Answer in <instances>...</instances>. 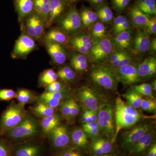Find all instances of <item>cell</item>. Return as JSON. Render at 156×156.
Here are the masks:
<instances>
[{
    "mask_svg": "<svg viewBox=\"0 0 156 156\" xmlns=\"http://www.w3.org/2000/svg\"><path fill=\"white\" fill-rule=\"evenodd\" d=\"M72 97V96H71ZM66 100L59 106L60 115L69 124H70V98Z\"/></svg>",
    "mask_w": 156,
    "mask_h": 156,
    "instance_id": "obj_44",
    "label": "cell"
},
{
    "mask_svg": "<svg viewBox=\"0 0 156 156\" xmlns=\"http://www.w3.org/2000/svg\"><path fill=\"white\" fill-rule=\"evenodd\" d=\"M155 141V132L154 128L143 136L125 156H141Z\"/></svg>",
    "mask_w": 156,
    "mask_h": 156,
    "instance_id": "obj_21",
    "label": "cell"
},
{
    "mask_svg": "<svg viewBox=\"0 0 156 156\" xmlns=\"http://www.w3.org/2000/svg\"><path fill=\"white\" fill-rule=\"evenodd\" d=\"M128 17L124 15H118L116 17H115L113 20V26L112 28V33L113 35L116 34L117 31L120 28V27L128 19Z\"/></svg>",
    "mask_w": 156,
    "mask_h": 156,
    "instance_id": "obj_51",
    "label": "cell"
},
{
    "mask_svg": "<svg viewBox=\"0 0 156 156\" xmlns=\"http://www.w3.org/2000/svg\"><path fill=\"white\" fill-rule=\"evenodd\" d=\"M70 2L72 4H77L78 2L80 1L81 0H69Z\"/></svg>",
    "mask_w": 156,
    "mask_h": 156,
    "instance_id": "obj_61",
    "label": "cell"
},
{
    "mask_svg": "<svg viewBox=\"0 0 156 156\" xmlns=\"http://www.w3.org/2000/svg\"><path fill=\"white\" fill-rule=\"evenodd\" d=\"M70 125H71L75 122L76 118L81 111L80 105L73 96L70 98Z\"/></svg>",
    "mask_w": 156,
    "mask_h": 156,
    "instance_id": "obj_45",
    "label": "cell"
},
{
    "mask_svg": "<svg viewBox=\"0 0 156 156\" xmlns=\"http://www.w3.org/2000/svg\"><path fill=\"white\" fill-rule=\"evenodd\" d=\"M135 58L134 55L131 53L129 52L127 55L119 59L118 61L111 65V66L113 68H117L121 67L123 66L135 62Z\"/></svg>",
    "mask_w": 156,
    "mask_h": 156,
    "instance_id": "obj_46",
    "label": "cell"
},
{
    "mask_svg": "<svg viewBox=\"0 0 156 156\" xmlns=\"http://www.w3.org/2000/svg\"><path fill=\"white\" fill-rule=\"evenodd\" d=\"M150 85L154 93H156V80H153L151 82Z\"/></svg>",
    "mask_w": 156,
    "mask_h": 156,
    "instance_id": "obj_59",
    "label": "cell"
},
{
    "mask_svg": "<svg viewBox=\"0 0 156 156\" xmlns=\"http://www.w3.org/2000/svg\"><path fill=\"white\" fill-rule=\"evenodd\" d=\"M97 122L102 136L115 143L116 125L115 119V103L109 100L99 109Z\"/></svg>",
    "mask_w": 156,
    "mask_h": 156,
    "instance_id": "obj_6",
    "label": "cell"
},
{
    "mask_svg": "<svg viewBox=\"0 0 156 156\" xmlns=\"http://www.w3.org/2000/svg\"><path fill=\"white\" fill-rule=\"evenodd\" d=\"M47 28V23L41 14L33 11L26 18L21 32L40 42Z\"/></svg>",
    "mask_w": 156,
    "mask_h": 156,
    "instance_id": "obj_9",
    "label": "cell"
},
{
    "mask_svg": "<svg viewBox=\"0 0 156 156\" xmlns=\"http://www.w3.org/2000/svg\"><path fill=\"white\" fill-rule=\"evenodd\" d=\"M135 5L142 12L151 17L156 14L155 0H136Z\"/></svg>",
    "mask_w": 156,
    "mask_h": 156,
    "instance_id": "obj_36",
    "label": "cell"
},
{
    "mask_svg": "<svg viewBox=\"0 0 156 156\" xmlns=\"http://www.w3.org/2000/svg\"><path fill=\"white\" fill-rule=\"evenodd\" d=\"M86 153L72 145L55 151L52 156H87Z\"/></svg>",
    "mask_w": 156,
    "mask_h": 156,
    "instance_id": "obj_40",
    "label": "cell"
},
{
    "mask_svg": "<svg viewBox=\"0 0 156 156\" xmlns=\"http://www.w3.org/2000/svg\"><path fill=\"white\" fill-rule=\"evenodd\" d=\"M148 52L151 54H154L156 52V38L154 37L150 41Z\"/></svg>",
    "mask_w": 156,
    "mask_h": 156,
    "instance_id": "obj_56",
    "label": "cell"
},
{
    "mask_svg": "<svg viewBox=\"0 0 156 156\" xmlns=\"http://www.w3.org/2000/svg\"><path fill=\"white\" fill-rule=\"evenodd\" d=\"M62 117L58 113L49 116L42 118L41 125V132L45 136H48L51 131L62 124Z\"/></svg>",
    "mask_w": 156,
    "mask_h": 156,
    "instance_id": "obj_29",
    "label": "cell"
},
{
    "mask_svg": "<svg viewBox=\"0 0 156 156\" xmlns=\"http://www.w3.org/2000/svg\"><path fill=\"white\" fill-rule=\"evenodd\" d=\"M89 29V33L92 42L99 41L108 36L107 27L100 21L95 23Z\"/></svg>",
    "mask_w": 156,
    "mask_h": 156,
    "instance_id": "obj_33",
    "label": "cell"
},
{
    "mask_svg": "<svg viewBox=\"0 0 156 156\" xmlns=\"http://www.w3.org/2000/svg\"><path fill=\"white\" fill-rule=\"evenodd\" d=\"M138 63L135 61L121 67L114 68L119 83L126 87H132L141 82L137 73Z\"/></svg>",
    "mask_w": 156,
    "mask_h": 156,
    "instance_id": "obj_17",
    "label": "cell"
},
{
    "mask_svg": "<svg viewBox=\"0 0 156 156\" xmlns=\"http://www.w3.org/2000/svg\"><path fill=\"white\" fill-rule=\"evenodd\" d=\"M88 78L90 85L106 92H115L119 83L115 70L106 63L92 65Z\"/></svg>",
    "mask_w": 156,
    "mask_h": 156,
    "instance_id": "obj_2",
    "label": "cell"
},
{
    "mask_svg": "<svg viewBox=\"0 0 156 156\" xmlns=\"http://www.w3.org/2000/svg\"><path fill=\"white\" fill-rule=\"evenodd\" d=\"M146 31L149 35L156 34V17L153 16L150 18L144 27Z\"/></svg>",
    "mask_w": 156,
    "mask_h": 156,
    "instance_id": "obj_52",
    "label": "cell"
},
{
    "mask_svg": "<svg viewBox=\"0 0 156 156\" xmlns=\"http://www.w3.org/2000/svg\"><path fill=\"white\" fill-rule=\"evenodd\" d=\"M13 3L21 31L26 18L34 11V0H13Z\"/></svg>",
    "mask_w": 156,
    "mask_h": 156,
    "instance_id": "obj_26",
    "label": "cell"
},
{
    "mask_svg": "<svg viewBox=\"0 0 156 156\" xmlns=\"http://www.w3.org/2000/svg\"><path fill=\"white\" fill-rule=\"evenodd\" d=\"M41 132L40 122L27 113L22 122L4 134L7 141L14 144L36 140Z\"/></svg>",
    "mask_w": 156,
    "mask_h": 156,
    "instance_id": "obj_4",
    "label": "cell"
},
{
    "mask_svg": "<svg viewBox=\"0 0 156 156\" xmlns=\"http://www.w3.org/2000/svg\"><path fill=\"white\" fill-rule=\"evenodd\" d=\"M68 60L77 75H82L86 72L90 63L88 56L73 50H70Z\"/></svg>",
    "mask_w": 156,
    "mask_h": 156,
    "instance_id": "obj_25",
    "label": "cell"
},
{
    "mask_svg": "<svg viewBox=\"0 0 156 156\" xmlns=\"http://www.w3.org/2000/svg\"><path fill=\"white\" fill-rule=\"evenodd\" d=\"M48 137L54 152L71 145L70 130L65 124H61L54 128Z\"/></svg>",
    "mask_w": 156,
    "mask_h": 156,
    "instance_id": "obj_13",
    "label": "cell"
},
{
    "mask_svg": "<svg viewBox=\"0 0 156 156\" xmlns=\"http://www.w3.org/2000/svg\"><path fill=\"white\" fill-rule=\"evenodd\" d=\"M55 66H60L66 63L69 57L70 50L66 45L55 43H42Z\"/></svg>",
    "mask_w": 156,
    "mask_h": 156,
    "instance_id": "obj_16",
    "label": "cell"
},
{
    "mask_svg": "<svg viewBox=\"0 0 156 156\" xmlns=\"http://www.w3.org/2000/svg\"><path fill=\"white\" fill-rule=\"evenodd\" d=\"M25 105L13 101L3 112L0 120V136H3L22 122L28 113Z\"/></svg>",
    "mask_w": 156,
    "mask_h": 156,
    "instance_id": "obj_7",
    "label": "cell"
},
{
    "mask_svg": "<svg viewBox=\"0 0 156 156\" xmlns=\"http://www.w3.org/2000/svg\"><path fill=\"white\" fill-rule=\"evenodd\" d=\"M89 116L92 119L93 122H97L98 113L96 112L89 111Z\"/></svg>",
    "mask_w": 156,
    "mask_h": 156,
    "instance_id": "obj_58",
    "label": "cell"
},
{
    "mask_svg": "<svg viewBox=\"0 0 156 156\" xmlns=\"http://www.w3.org/2000/svg\"><path fill=\"white\" fill-rule=\"evenodd\" d=\"M151 117L145 115L140 110L134 108L118 96L115 102L116 137L121 130L133 127Z\"/></svg>",
    "mask_w": 156,
    "mask_h": 156,
    "instance_id": "obj_1",
    "label": "cell"
},
{
    "mask_svg": "<svg viewBox=\"0 0 156 156\" xmlns=\"http://www.w3.org/2000/svg\"><path fill=\"white\" fill-rule=\"evenodd\" d=\"M73 92L70 84H68L58 92H43L37 96V101L47 105L52 108H57L66 100L72 96Z\"/></svg>",
    "mask_w": 156,
    "mask_h": 156,
    "instance_id": "obj_12",
    "label": "cell"
},
{
    "mask_svg": "<svg viewBox=\"0 0 156 156\" xmlns=\"http://www.w3.org/2000/svg\"><path fill=\"white\" fill-rule=\"evenodd\" d=\"M81 121L82 124H86L93 122L92 119L89 116L81 115Z\"/></svg>",
    "mask_w": 156,
    "mask_h": 156,
    "instance_id": "obj_57",
    "label": "cell"
},
{
    "mask_svg": "<svg viewBox=\"0 0 156 156\" xmlns=\"http://www.w3.org/2000/svg\"><path fill=\"white\" fill-rule=\"evenodd\" d=\"M73 5L69 0H50L48 28L56 24L69 11Z\"/></svg>",
    "mask_w": 156,
    "mask_h": 156,
    "instance_id": "obj_18",
    "label": "cell"
},
{
    "mask_svg": "<svg viewBox=\"0 0 156 156\" xmlns=\"http://www.w3.org/2000/svg\"><path fill=\"white\" fill-rule=\"evenodd\" d=\"M56 73L59 80L69 84L75 82L77 75L69 63H66L59 66Z\"/></svg>",
    "mask_w": 156,
    "mask_h": 156,
    "instance_id": "obj_30",
    "label": "cell"
},
{
    "mask_svg": "<svg viewBox=\"0 0 156 156\" xmlns=\"http://www.w3.org/2000/svg\"><path fill=\"white\" fill-rule=\"evenodd\" d=\"M141 156H156V141Z\"/></svg>",
    "mask_w": 156,
    "mask_h": 156,
    "instance_id": "obj_54",
    "label": "cell"
},
{
    "mask_svg": "<svg viewBox=\"0 0 156 156\" xmlns=\"http://www.w3.org/2000/svg\"><path fill=\"white\" fill-rule=\"evenodd\" d=\"M124 97L128 105L134 108L140 109V104L144 97L136 92L132 87L127 89L124 94Z\"/></svg>",
    "mask_w": 156,
    "mask_h": 156,
    "instance_id": "obj_34",
    "label": "cell"
},
{
    "mask_svg": "<svg viewBox=\"0 0 156 156\" xmlns=\"http://www.w3.org/2000/svg\"><path fill=\"white\" fill-rule=\"evenodd\" d=\"M56 111V108H52L41 102H37L36 105L33 107V112L35 115L41 118L55 114Z\"/></svg>",
    "mask_w": 156,
    "mask_h": 156,
    "instance_id": "obj_39",
    "label": "cell"
},
{
    "mask_svg": "<svg viewBox=\"0 0 156 156\" xmlns=\"http://www.w3.org/2000/svg\"><path fill=\"white\" fill-rule=\"evenodd\" d=\"M13 144L6 140L0 139V156H12Z\"/></svg>",
    "mask_w": 156,
    "mask_h": 156,
    "instance_id": "obj_47",
    "label": "cell"
},
{
    "mask_svg": "<svg viewBox=\"0 0 156 156\" xmlns=\"http://www.w3.org/2000/svg\"><path fill=\"white\" fill-rule=\"evenodd\" d=\"M150 35L144 28L137 30L133 36L131 53L135 56H141L148 51Z\"/></svg>",
    "mask_w": 156,
    "mask_h": 156,
    "instance_id": "obj_20",
    "label": "cell"
},
{
    "mask_svg": "<svg viewBox=\"0 0 156 156\" xmlns=\"http://www.w3.org/2000/svg\"><path fill=\"white\" fill-rule=\"evenodd\" d=\"M92 45L93 42L89 31L83 30L70 37L67 46L70 50L88 56Z\"/></svg>",
    "mask_w": 156,
    "mask_h": 156,
    "instance_id": "obj_14",
    "label": "cell"
},
{
    "mask_svg": "<svg viewBox=\"0 0 156 156\" xmlns=\"http://www.w3.org/2000/svg\"><path fill=\"white\" fill-rule=\"evenodd\" d=\"M100 156H123V155L119 153V152H116L114 153L108 154L103 155Z\"/></svg>",
    "mask_w": 156,
    "mask_h": 156,
    "instance_id": "obj_60",
    "label": "cell"
},
{
    "mask_svg": "<svg viewBox=\"0 0 156 156\" xmlns=\"http://www.w3.org/2000/svg\"><path fill=\"white\" fill-rule=\"evenodd\" d=\"M111 2L112 9L120 15L128 8L131 0H111Z\"/></svg>",
    "mask_w": 156,
    "mask_h": 156,
    "instance_id": "obj_43",
    "label": "cell"
},
{
    "mask_svg": "<svg viewBox=\"0 0 156 156\" xmlns=\"http://www.w3.org/2000/svg\"><path fill=\"white\" fill-rule=\"evenodd\" d=\"M44 147L36 140L13 144L12 156H44Z\"/></svg>",
    "mask_w": 156,
    "mask_h": 156,
    "instance_id": "obj_15",
    "label": "cell"
},
{
    "mask_svg": "<svg viewBox=\"0 0 156 156\" xmlns=\"http://www.w3.org/2000/svg\"><path fill=\"white\" fill-rule=\"evenodd\" d=\"M128 15V19L132 26L137 29L144 27L149 20L151 17L142 12L135 5L129 9Z\"/></svg>",
    "mask_w": 156,
    "mask_h": 156,
    "instance_id": "obj_28",
    "label": "cell"
},
{
    "mask_svg": "<svg viewBox=\"0 0 156 156\" xmlns=\"http://www.w3.org/2000/svg\"><path fill=\"white\" fill-rule=\"evenodd\" d=\"M79 12L83 28H90L98 21L97 14L91 8L83 5Z\"/></svg>",
    "mask_w": 156,
    "mask_h": 156,
    "instance_id": "obj_31",
    "label": "cell"
},
{
    "mask_svg": "<svg viewBox=\"0 0 156 156\" xmlns=\"http://www.w3.org/2000/svg\"><path fill=\"white\" fill-rule=\"evenodd\" d=\"M37 96L33 91L26 89H20L17 92V98L18 103L25 105L36 101Z\"/></svg>",
    "mask_w": 156,
    "mask_h": 156,
    "instance_id": "obj_38",
    "label": "cell"
},
{
    "mask_svg": "<svg viewBox=\"0 0 156 156\" xmlns=\"http://www.w3.org/2000/svg\"><path fill=\"white\" fill-rule=\"evenodd\" d=\"M154 128V123L150 119L146 120L131 128L121 130L115 140L117 151L122 155H126L136 142Z\"/></svg>",
    "mask_w": 156,
    "mask_h": 156,
    "instance_id": "obj_3",
    "label": "cell"
},
{
    "mask_svg": "<svg viewBox=\"0 0 156 156\" xmlns=\"http://www.w3.org/2000/svg\"><path fill=\"white\" fill-rule=\"evenodd\" d=\"M58 80L56 72L53 69H45L39 76L38 85L39 87H47L49 84Z\"/></svg>",
    "mask_w": 156,
    "mask_h": 156,
    "instance_id": "obj_35",
    "label": "cell"
},
{
    "mask_svg": "<svg viewBox=\"0 0 156 156\" xmlns=\"http://www.w3.org/2000/svg\"><path fill=\"white\" fill-rule=\"evenodd\" d=\"M76 97L82 108L97 113L101 106L109 100L103 91L90 85L78 89Z\"/></svg>",
    "mask_w": 156,
    "mask_h": 156,
    "instance_id": "obj_5",
    "label": "cell"
},
{
    "mask_svg": "<svg viewBox=\"0 0 156 156\" xmlns=\"http://www.w3.org/2000/svg\"><path fill=\"white\" fill-rule=\"evenodd\" d=\"M93 42V45L88 55L90 63L99 64L106 63L112 53L115 51L111 37Z\"/></svg>",
    "mask_w": 156,
    "mask_h": 156,
    "instance_id": "obj_8",
    "label": "cell"
},
{
    "mask_svg": "<svg viewBox=\"0 0 156 156\" xmlns=\"http://www.w3.org/2000/svg\"><path fill=\"white\" fill-rule=\"evenodd\" d=\"M140 110L150 113H155L156 112V101L155 98H151L145 97L143 98L140 104Z\"/></svg>",
    "mask_w": 156,
    "mask_h": 156,
    "instance_id": "obj_42",
    "label": "cell"
},
{
    "mask_svg": "<svg viewBox=\"0 0 156 156\" xmlns=\"http://www.w3.org/2000/svg\"><path fill=\"white\" fill-rule=\"evenodd\" d=\"M128 53H129V52L115 51V50L109 57L106 63L109 65H111L112 63L118 61L119 59L123 57V56H126Z\"/></svg>",
    "mask_w": 156,
    "mask_h": 156,
    "instance_id": "obj_53",
    "label": "cell"
},
{
    "mask_svg": "<svg viewBox=\"0 0 156 156\" xmlns=\"http://www.w3.org/2000/svg\"><path fill=\"white\" fill-rule=\"evenodd\" d=\"M82 128L90 141L103 136L101 132L97 122L82 124Z\"/></svg>",
    "mask_w": 156,
    "mask_h": 156,
    "instance_id": "obj_37",
    "label": "cell"
},
{
    "mask_svg": "<svg viewBox=\"0 0 156 156\" xmlns=\"http://www.w3.org/2000/svg\"><path fill=\"white\" fill-rule=\"evenodd\" d=\"M105 0H87L90 6L94 9H97L101 5L105 2Z\"/></svg>",
    "mask_w": 156,
    "mask_h": 156,
    "instance_id": "obj_55",
    "label": "cell"
},
{
    "mask_svg": "<svg viewBox=\"0 0 156 156\" xmlns=\"http://www.w3.org/2000/svg\"><path fill=\"white\" fill-rule=\"evenodd\" d=\"M17 97V92L11 89H0V100L9 101Z\"/></svg>",
    "mask_w": 156,
    "mask_h": 156,
    "instance_id": "obj_50",
    "label": "cell"
},
{
    "mask_svg": "<svg viewBox=\"0 0 156 156\" xmlns=\"http://www.w3.org/2000/svg\"><path fill=\"white\" fill-rule=\"evenodd\" d=\"M46 33L40 43H55L67 46L70 37L57 27H51Z\"/></svg>",
    "mask_w": 156,
    "mask_h": 156,
    "instance_id": "obj_27",
    "label": "cell"
},
{
    "mask_svg": "<svg viewBox=\"0 0 156 156\" xmlns=\"http://www.w3.org/2000/svg\"><path fill=\"white\" fill-rule=\"evenodd\" d=\"M70 140L71 145L88 154L90 141L82 127L76 126L70 130Z\"/></svg>",
    "mask_w": 156,
    "mask_h": 156,
    "instance_id": "obj_23",
    "label": "cell"
},
{
    "mask_svg": "<svg viewBox=\"0 0 156 156\" xmlns=\"http://www.w3.org/2000/svg\"></svg>",
    "mask_w": 156,
    "mask_h": 156,
    "instance_id": "obj_62",
    "label": "cell"
},
{
    "mask_svg": "<svg viewBox=\"0 0 156 156\" xmlns=\"http://www.w3.org/2000/svg\"><path fill=\"white\" fill-rule=\"evenodd\" d=\"M37 49L36 41L24 33L21 32L15 41L11 57L13 59H26L31 53Z\"/></svg>",
    "mask_w": 156,
    "mask_h": 156,
    "instance_id": "obj_11",
    "label": "cell"
},
{
    "mask_svg": "<svg viewBox=\"0 0 156 156\" xmlns=\"http://www.w3.org/2000/svg\"><path fill=\"white\" fill-rule=\"evenodd\" d=\"M41 12L42 17L47 23L48 28V23L50 15V0H41Z\"/></svg>",
    "mask_w": 156,
    "mask_h": 156,
    "instance_id": "obj_48",
    "label": "cell"
},
{
    "mask_svg": "<svg viewBox=\"0 0 156 156\" xmlns=\"http://www.w3.org/2000/svg\"><path fill=\"white\" fill-rule=\"evenodd\" d=\"M131 87L143 97L150 98H155L153 91L150 84H136Z\"/></svg>",
    "mask_w": 156,
    "mask_h": 156,
    "instance_id": "obj_41",
    "label": "cell"
},
{
    "mask_svg": "<svg viewBox=\"0 0 156 156\" xmlns=\"http://www.w3.org/2000/svg\"><path fill=\"white\" fill-rule=\"evenodd\" d=\"M134 34L133 30H130L111 37L115 51L131 52Z\"/></svg>",
    "mask_w": 156,
    "mask_h": 156,
    "instance_id": "obj_22",
    "label": "cell"
},
{
    "mask_svg": "<svg viewBox=\"0 0 156 156\" xmlns=\"http://www.w3.org/2000/svg\"><path fill=\"white\" fill-rule=\"evenodd\" d=\"M69 84L65 83L62 81L56 80L51 84H49L47 87H45V92H58L63 89Z\"/></svg>",
    "mask_w": 156,
    "mask_h": 156,
    "instance_id": "obj_49",
    "label": "cell"
},
{
    "mask_svg": "<svg viewBox=\"0 0 156 156\" xmlns=\"http://www.w3.org/2000/svg\"><path fill=\"white\" fill-rule=\"evenodd\" d=\"M94 11L97 14L98 21L100 22L105 24L112 23L114 15L107 3H104L97 9H94Z\"/></svg>",
    "mask_w": 156,
    "mask_h": 156,
    "instance_id": "obj_32",
    "label": "cell"
},
{
    "mask_svg": "<svg viewBox=\"0 0 156 156\" xmlns=\"http://www.w3.org/2000/svg\"><path fill=\"white\" fill-rule=\"evenodd\" d=\"M118 152L115 143L103 136L90 141L89 152L90 156H100Z\"/></svg>",
    "mask_w": 156,
    "mask_h": 156,
    "instance_id": "obj_19",
    "label": "cell"
},
{
    "mask_svg": "<svg viewBox=\"0 0 156 156\" xmlns=\"http://www.w3.org/2000/svg\"><path fill=\"white\" fill-rule=\"evenodd\" d=\"M137 73L141 81L154 77L156 74V57L154 56H148L138 63Z\"/></svg>",
    "mask_w": 156,
    "mask_h": 156,
    "instance_id": "obj_24",
    "label": "cell"
},
{
    "mask_svg": "<svg viewBox=\"0 0 156 156\" xmlns=\"http://www.w3.org/2000/svg\"><path fill=\"white\" fill-rule=\"evenodd\" d=\"M56 27L69 37L83 29L76 4H73L69 11L56 23Z\"/></svg>",
    "mask_w": 156,
    "mask_h": 156,
    "instance_id": "obj_10",
    "label": "cell"
}]
</instances>
